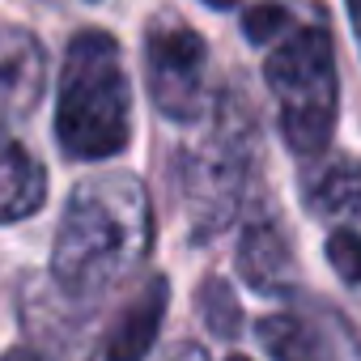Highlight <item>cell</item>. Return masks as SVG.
<instances>
[{"label":"cell","instance_id":"cell-1","mask_svg":"<svg viewBox=\"0 0 361 361\" xmlns=\"http://www.w3.org/2000/svg\"><path fill=\"white\" fill-rule=\"evenodd\" d=\"M153 247V209L136 174H98L68 196L56 247L51 285L77 302H98L128 281Z\"/></svg>","mask_w":361,"mask_h":361},{"label":"cell","instance_id":"cell-2","mask_svg":"<svg viewBox=\"0 0 361 361\" xmlns=\"http://www.w3.org/2000/svg\"><path fill=\"white\" fill-rule=\"evenodd\" d=\"M56 140L73 161H102L132 140V85L106 30L73 35L56 94Z\"/></svg>","mask_w":361,"mask_h":361},{"label":"cell","instance_id":"cell-3","mask_svg":"<svg viewBox=\"0 0 361 361\" xmlns=\"http://www.w3.org/2000/svg\"><path fill=\"white\" fill-rule=\"evenodd\" d=\"M268 90L276 98L281 136L298 157L327 153L340 85H336V51L331 35L323 26H302L289 39H281L264 64Z\"/></svg>","mask_w":361,"mask_h":361},{"label":"cell","instance_id":"cell-4","mask_svg":"<svg viewBox=\"0 0 361 361\" xmlns=\"http://www.w3.org/2000/svg\"><path fill=\"white\" fill-rule=\"evenodd\" d=\"M251 145H255V132H251L247 106L234 98H221L213 128L192 149H183V209L196 238H209L230 226L247 183Z\"/></svg>","mask_w":361,"mask_h":361},{"label":"cell","instance_id":"cell-5","mask_svg":"<svg viewBox=\"0 0 361 361\" xmlns=\"http://www.w3.org/2000/svg\"><path fill=\"white\" fill-rule=\"evenodd\" d=\"M204 68L209 47L183 22H157L145 39V73L153 106L174 123H196L204 115Z\"/></svg>","mask_w":361,"mask_h":361},{"label":"cell","instance_id":"cell-6","mask_svg":"<svg viewBox=\"0 0 361 361\" xmlns=\"http://www.w3.org/2000/svg\"><path fill=\"white\" fill-rule=\"evenodd\" d=\"M22 319L26 331L56 357V361H90V306L60 293L56 285H39L30 281L22 293Z\"/></svg>","mask_w":361,"mask_h":361},{"label":"cell","instance_id":"cell-7","mask_svg":"<svg viewBox=\"0 0 361 361\" xmlns=\"http://www.w3.org/2000/svg\"><path fill=\"white\" fill-rule=\"evenodd\" d=\"M47 85L43 43L22 26H0V106L9 115H30Z\"/></svg>","mask_w":361,"mask_h":361},{"label":"cell","instance_id":"cell-8","mask_svg":"<svg viewBox=\"0 0 361 361\" xmlns=\"http://www.w3.org/2000/svg\"><path fill=\"white\" fill-rule=\"evenodd\" d=\"M47 200V170L43 161L0 123V226L39 213Z\"/></svg>","mask_w":361,"mask_h":361},{"label":"cell","instance_id":"cell-9","mask_svg":"<svg viewBox=\"0 0 361 361\" xmlns=\"http://www.w3.org/2000/svg\"><path fill=\"white\" fill-rule=\"evenodd\" d=\"M166 302H170L166 276L145 281L140 293L119 310L115 327L106 331V361H145L157 340V327L166 319Z\"/></svg>","mask_w":361,"mask_h":361},{"label":"cell","instance_id":"cell-10","mask_svg":"<svg viewBox=\"0 0 361 361\" xmlns=\"http://www.w3.org/2000/svg\"><path fill=\"white\" fill-rule=\"evenodd\" d=\"M302 196L310 213L327 221H361V161L353 153H331L314 166Z\"/></svg>","mask_w":361,"mask_h":361},{"label":"cell","instance_id":"cell-11","mask_svg":"<svg viewBox=\"0 0 361 361\" xmlns=\"http://www.w3.org/2000/svg\"><path fill=\"white\" fill-rule=\"evenodd\" d=\"M238 272L251 289L259 293H285L289 289V272H293V259H289V243L285 234L272 226V221H251L247 234H243V247H238Z\"/></svg>","mask_w":361,"mask_h":361},{"label":"cell","instance_id":"cell-12","mask_svg":"<svg viewBox=\"0 0 361 361\" xmlns=\"http://www.w3.org/2000/svg\"><path fill=\"white\" fill-rule=\"evenodd\" d=\"M259 340L276 361H340L336 340L298 314H268L259 319Z\"/></svg>","mask_w":361,"mask_h":361},{"label":"cell","instance_id":"cell-13","mask_svg":"<svg viewBox=\"0 0 361 361\" xmlns=\"http://www.w3.org/2000/svg\"><path fill=\"white\" fill-rule=\"evenodd\" d=\"M200 310H204V319H209V327H213L217 336H234V331H238L243 310H238L234 293L226 289V281H209V285H204V293H200Z\"/></svg>","mask_w":361,"mask_h":361},{"label":"cell","instance_id":"cell-14","mask_svg":"<svg viewBox=\"0 0 361 361\" xmlns=\"http://www.w3.org/2000/svg\"><path fill=\"white\" fill-rule=\"evenodd\" d=\"M327 259H331V268L340 272L344 285H361V234L357 230L340 226L327 238Z\"/></svg>","mask_w":361,"mask_h":361},{"label":"cell","instance_id":"cell-15","mask_svg":"<svg viewBox=\"0 0 361 361\" xmlns=\"http://www.w3.org/2000/svg\"><path fill=\"white\" fill-rule=\"evenodd\" d=\"M243 30H247V39L251 43H272L276 35H285L289 30V13L281 9V5H251L247 9V18H243Z\"/></svg>","mask_w":361,"mask_h":361},{"label":"cell","instance_id":"cell-16","mask_svg":"<svg viewBox=\"0 0 361 361\" xmlns=\"http://www.w3.org/2000/svg\"><path fill=\"white\" fill-rule=\"evenodd\" d=\"M166 361H209V357H204V348H200V344H174Z\"/></svg>","mask_w":361,"mask_h":361},{"label":"cell","instance_id":"cell-17","mask_svg":"<svg viewBox=\"0 0 361 361\" xmlns=\"http://www.w3.org/2000/svg\"><path fill=\"white\" fill-rule=\"evenodd\" d=\"M348 22H353V35H357V47H361V0H348Z\"/></svg>","mask_w":361,"mask_h":361},{"label":"cell","instance_id":"cell-18","mask_svg":"<svg viewBox=\"0 0 361 361\" xmlns=\"http://www.w3.org/2000/svg\"><path fill=\"white\" fill-rule=\"evenodd\" d=\"M0 361H43V357H35L30 348H13V353H5Z\"/></svg>","mask_w":361,"mask_h":361},{"label":"cell","instance_id":"cell-19","mask_svg":"<svg viewBox=\"0 0 361 361\" xmlns=\"http://www.w3.org/2000/svg\"><path fill=\"white\" fill-rule=\"evenodd\" d=\"M204 5H213V9H230L234 0H204Z\"/></svg>","mask_w":361,"mask_h":361},{"label":"cell","instance_id":"cell-20","mask_svg":"<svg viewBox=\"0 0 361 361\" xmlns=\"http://www.w3.org/2000/svg\"><path fill=\"white\" fill-rule=\"evenodd\" d=\"M230 361H251V357H230Z\"/></svg>","mask_w":361,"mask_h":361}]
</instances>
